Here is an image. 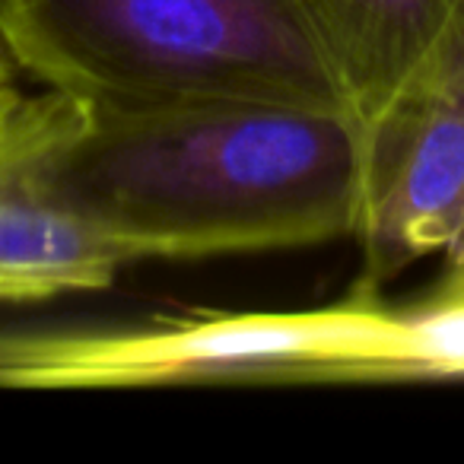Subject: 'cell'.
I'll use <instances>...</instances> for the list:
<instances>
[{
    "label": "cell",
    "instance_id": "obj_1",
    "mask_svg": "<svg viewBox=\"0 0 464 464\" xmlns=\"http://www.w3.org/2000/svg\"><path fill=\"white\" fill-rule=\"evenodd\" d=\"M360 160V121L337 109L80 102L45 179L130 261L210 258L353 236Z\"/></svg>",
    "mask_w": 464,
    "mask_h": 464
},
{
    "label": "cell",
    "instance_id": "obj_2",
    "mask_svg": "<svg viewBox=\"0 0 464 464\" xmlns=\"http://www.w3.org/2000/svg\"><path fill=\"white\" fill-rule=\"evenodd\" d=\"M0 42L45 90L90 105L350 111L299 0H0Z\"/></svg>",
    "mask_w": 464,
    "mask_h": 464
},
{
    "label": "cell",
    "instance_id": "obj_3",
    "mask_svg": "<svg viewBox=\"0 0 464 464\" xmlns=\"http://www.w3.org/2000/svg\"><path fill=\"white\" fill-rule=\"evenodd\" d=\"M394 315L362 290L315 312H207L124 331L0 334V388H140L392 372Z\"/></svg>",
    "mask_w": 464,
    "mask_h": 464
},
{
    "label": "cell",
    "instance_id": "obj_4",
    "mask_svg": "<svg viewBox=\"0 0 464 464\" xmlns=\"http://www.w3.org/2000/svg\"><path fill=\"white\" fill-rule=\"evenodd\" d=\"M360 217L375 290L407 265L464 246V86H420L360 124Z\"/></svg>",
    "mask_w": 464,
    "mask_h": 464
},
{
    "label": "cell",
    "instance_id": "obj_5",
    "mask_svg": "<svg viewBox=\"0 0 464 464\" xmlns=\"http://www.w3.org/2000/svg\"><path fill=\"white\" fill-rule=\"evenodd\" d=\"M77 115L80 99L58 90L0 102V303L96 293L134 265L48 188V153Z\"/></svg>",
    "mask_w": 464,
    "mask_h": 464
},
{
    "label": "cell",
    "instance_id": "obj_6",
    "mask_svg": "<svg viewBox=\"0 0 464 464\" xmlns=\"http://www.w3.org/2000/svg\"><path fill=\"white\" fill-rule=\"evenodd\" d=\"M360 124L420 86H464V0H299Z\"/></svg>",
    "mask_w": 464,
    "mask_h": 464
},
{
    "label": "cell",
    "instance_id": "obj_7",
    "mask_svg": "<svg viewBox=\"0 0 464 464\" xmlns=\"http://www.w3.org/2000/svg\"><path fill=\"white\" fill-rule=\"evenodd\" d=\"M10 61L14 58H10V52L4 48V42H0V102L16 90L14 86V64H10Z\"/></svg>",
    "mask_w": 464,
    "mask_h": 464
}]
</instances>
